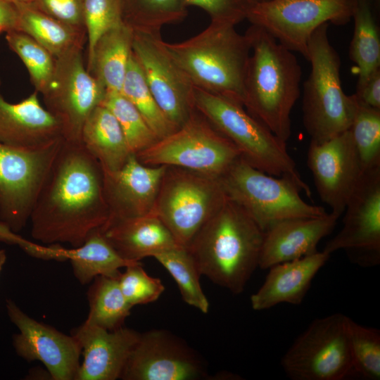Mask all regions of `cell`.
Instances as JSON below:
<instances>
[{"mask_svg":"<svg viewBox=\"0 0 380 380\" xmlns=\"http://www.w3.org/2000/svg\"><path fill=\"white\" fill-rule=\"evenodd\" d=\"M55 60L53 78L43 95L46 109L60 122L63 139L80 143L84 124L101 104L106 90L87 71L82 48L75 49Z\"/></svg>","mask_w":380,"mask_h":380,"instance_id":"cell-13","label":"cell"},{"mask_svg":"<svg viewBox=\"0 0 380 380\" xmlns=\"http://www.w3.org/2000/svg\"><path fill=\"white\" fill-rule=\"evenodd\" d=\"M255 3H258V2H263V1H269V0H253Z\"/></svg>","mask_w":380,"mask_h":380,"instance_id":"cell-47","label":"cell"},{"mask_svg":"<svg viewBox=\"0 0 380 380\" xmlns=\"http://www.w3.org/2000/svg\"><path fill=\"white\" fill-rule=\"evenodd\" d=\"M220 179L227 197L242 207L263 232L285 220L327 213L322 206L305 202L301 189L291 179L268 175L241 158Z\"/></svg>","mask_w":380,"mask_h":380,"instance_id":"cell-7","label":"cell"},{"mask_svg":"<svg viewBox=\"0 0 380 380\" xmlns=\"http://www.w3.org/2000/svg\"><path fill=\"white\" fill-rule=\"evenodd\" d=\"M0 241L9 244L18 245L26 253L35 258L45 260H56L58 255V248L56 245L42 246L25 240L1 220Z\"/></svg>","mask_w":380,"mask_h":380,"instance_id":"cell-42","label":"cell"},{"mask_svg":"<svg viewBox=\"0 0 380 380\" xmlns=\"http://www.w3.org/2000/svg\"><path fill=\"white\" fill-rule=\"evenodd\" d=\"M81 141L105 172L120 169L133 154L116 118L106 106H96L85 121Z\"/></svg>","mask_w":380,"mask_h":380,"instance_id":"cell-25","label":"cell"},{"mask_svg":"<svg viewBox=\"0 0 380 380\" xmlns=\"http://www.w3.org/2000/svg\"><path fill=\"white\" fill-rule=\"evenodd\" d=\"M5 38L9 48L27 68L36 91L44 95L53 78L55 58L33 38L20 30L6 32Z\"/></svg>","mask_w":380,"mask_h":380,"instance_id":"cell-34","label":"cell"},{"mask_svg":"<svg viewBox=\"0 0 380 380\" xmlns=\"http://www.w3.org/2000/svg\"><path fill=\"white\" fill-rule=\"evenodd\" d=\"M356 0H269L255 3L246 17L291 51L308 60V41L321 25L348 23Z\"/></svg>","mask_w":380,"mask_h":380,"instance_id":"cell-11","label":"cell"},{"mask_svg":"<svg viewBox=\"0 0 380 380\" xmlns=\"http://www.w3.org/2000/svg\"><path fill=\"white\" fill-rule=\"evenodd\" d=\"M133 31L124 23L104 33L97 41L87 66L106 92H120L132 53Z\"/></svg>","mask_w":380,"mask_h":380,"instance_id":"cell-26","label":"cell"},{"mask_svg":"<svg viewBox=\"0 0 380 380\" xmlns=\"http://www.w3.org/2000/svg\"><path fill=\"white\" fill-rule=\"evenodd\" d=\"M350 318L316 319L289 348L281 366L293 380H341L351 374Z\"/></svg>","mask_w":380,"mask_h":380,"instance_id":"cell-10","label":"cell"},{"mask_svg":"<svg viewBox=\"0 0 380 380\" xmlns=\"http://www.w3.org/2000/svg\"><path fill=\"white\" fill-rule=\"evenodd\" d=\"M79 341L83 361L76 380L120 379L140 333L122 327L107 330L84 322L71 333Z\"/></svg>","mask_w":380,"mask_h":380,"instance_id":"cell-20","label":"cell"},{"mask_svg":"<svg viewBox=\"0 0 380 380\" xmlns=\"http://www.w3.org/2000/svg\"><path fill=\"white\" fill-rule=\"evenodd\" d=\"M30 4L61 23L86 31L83 0H32Z\"/></svg>","mask_w":380,"mask_h":380,"instance_id":"cell-41","label":"cell"},{"mask_svg":"<svg viewBox=\"0 0 380 380\" xmlns=\"http://www.w3.org/2000/svg\"><path fill=\"white\" fill-rule=\"evenodd\" d=\"M176 281L182 297L188 305L208 313L209 302L200 282L201 275L189 251L177 246L153 256Z\"/></svg>","mask_w":380,"mask_h":380,"instance_id":"cell-33","label":"cell"},{"mask_svg":"<svg viewBox=\"0 0 380 380\" xmlns=\"http://www.w3.org/2000/svg\"><path fill=\"white\" fill-rule=\"evenodd\" d=\"M263 237L248 213L227 198L187 249L201 275L239 294L258 267Z\"/></svg>","mask_w":380,"mask_h":380,"instance_id":"cell-2","label":"cell"},{"mask_svg":"<svg viewBox=\"0 0 380 380\" xmlns=\"http://www.w3.org/2000/svg\"><path fill=\"white\" fill-rule=\"evenodd\" d=\"M186 6H197L210 16V22L236 25L246 19L253 0H183Z\"/></svg>","mask_w":380,"mask_h":380,"instance_id":"cell-40","label":"cell"},{"mask_svg":"<svg viewBox=\"0 0 380 380\" xmlns=\"http://www.w3.org/2000/svg\"><path fill=\"white\" fill-rule=\"evenodd\" d=\"M18 11V29L40 44L55 58L83 48L86 31L61 23L31 4L15 5Z\"/></svg>","mask_w":380,"mask_h":380,"instance_id":"cell-27","label":"cell"},{"mask_svg":"<svg viewBox=\"0 0 380 380\" xmlns=\"http://www.w3.org/2000/svg\"><path fill=\"white\" fill-rule=\"evenodd\" d=\"M356 99L357 108L348 129L364 172L380 167V109Z\"/></svg>","mask_w":380,"mask_h":380,"instance_id":"cell-35","label":"cell"},{"mask_svg":"<svg viewBox=\"0 0 380 380\" xmlns=\"http://www.w3.org/2000/svg\"><path fill=\"white\" fill-rule=\"evenodd\" d=\"M118 276L120 290L132 308L156 301L163 293L165 286L158 278L149 276L141 267V263L130 265Z\"/></svg>","mask_w":380,"mask_h":380,"instance_id":"cell-39","label":"cell"},{"mask_svg":"<svg viewBox=\"0 0 380 380\" xmlns=\"http://www.w3.org/2000/svg\"><path fill=\"white\" fill-rule=\"evenodd\" d=\"M149 166H175L220 177L240 158L236 146L195 108L175 132L137 153Z\"/></svg>","mask_w":380,"mask_h":380,"instance_id":"cell-9","label":"cell"},{"mask_svg":"<svg viewBox=\"0 0 380 380\" xmlns=\"http://www.w3.org/2000/svg\"><path fill=\"white\" fill-rule=\"evenodd\" d=\"M132 50L159 108L177 129L195 109L194 86L164 46L160 34L133 32Z\"/></svg>","mask_w":380,"mask_h":380,"instance_id":"cell-15","label":"cell"},{"mask_svg":"<svg viewBox=\"0 0 380 380\" xmlns=\"http://www.w3.org/2000/svg\"><path fill=\"white\" fill-rule=\"evenodd\" d=\"M195 108L237 148L240 158L268 175L295 182L308 196V185L296 170L286 142L252 116L243 106L194 87Z\"/></svg>","mask_w":380,"mask_h":380,"instance_id":"cell-5","label":"cell"},{"mask_svg":"<svg viewBox=\"0 0 380 380\" xmlns=\"http://www.w3.org/2000/svg\"><path fill=\"white\" fill-rule=\"evenodd\" d=\"M83 15L87 39V65L99 38L123 24L120 0H83Z\"/></svg>","mask_w":380,"mask_h":380,"instance_id":"cell-38","label":"cell"},{"mask_svg":"<svg viewBox=\"0 0 380 380\" xmlns=\"http://www.w3.org/2000/svg\"><path fill=\"white\" fill-rule=\"evenodd\" d=\"M322 251L270 267L265 280L251 296L254 310H264L279 303L300 304L312 279L329 258Z\"/></svg>","mask_w":380,"mask_h":380,"instance_id":"cell-23","label":"cell"},{"mask_svg":"<svg viewBox=\"0 0 380 380\" xmlns=\"http://www.w3.org/2000/svg\"><path fill=\"white\" fill-rule=\"evenodd\" d=\"M341 215L331 212L313 217L279 222L264 232L258 267L272 266L317 251L319 242L334 229Z\"/></svg>","mask_w":380,"mask_h":380,"instance_id":"cell-21","label":"cell"},{"mask_svg":"<svg viewBox=\"0 0 380 380\" xmlns=\"http://www.w3.org/2000/svg\"><path fill=\"white\" fill-rule=\"evenodd\" d=\"M68 260L82 284L90 283L98 276L118 277L120 268L138 262L121 257L100 229L92 232L79 247L68 249Z\"/></svg>","mask_w":380,"mask_h":380,"instance_id":"cell-28","label":"cell"},{"mask_svg":"<svg viewBox=\"0 0 380 380\" xmlns=\"http://www.w3.org/2000/svg\"><path fill=\"white\" fill-rule=\"evenodd\" d=\"M89 312L84 322L107 330L123 327L132 307L127 303L118 277L98 276L87 291Z\"/></svg>","mask_w":380,"mask_h":380,"instance_id":"cell-30","label":"cell"},{"mask_svg":"<svg viewBox=\"0 0 380 380\" xmlns=\"http://www.w3.org/2000/svg\"><path fill=\"white\" fill-rule=\"evenodd\" d=\"M10 3H12L15 5L18 4H30L32 3V0H4Z\"/></svg>","mask_w":380,"mask_h":380,"instance_id":"cell-46","label":"cell"},{"mask_svg":"<svg viewBox=\"0 0 380 380\" xmlns=\"http://www.w3.org/2000/svg\"><path fill=\"white\" fill-rule=\"evenodd\" d=\"M307 163L319 198L341 215L363 173L349 129L321 143L310 141Z\"/></svg>","mask_w":380,"mask_h":380,"instance_id":"cell-18","label":"cell"},{"mask_svg":"<svg viewBox=\"0 0 380 380\" xmlns=\"http://www.w3.org/2000/svg\"><path fill=\"white\" fill-rule=\"evenodd\" d=\"M120 93L137 108L158 140L177 129L157 104L132 50Z\"/></svg>","mask_w":380,"mask_h":380,"instance_id":"cell-32","label":"cell"},{"mask_svg":"<svg viewBox=\"0 0 380 380\" xmlns=\"http://www.w3.org/2000/svg\"><path fill=\"white\" fill-rule=\"evenodd\" d=\"M227 197L220 177L166 166L153 213L179 246L187 248Z\"/></svg>","mask_w":380,"mask_h":380,"instance_id":"cell-8","label":"cell"},{"mask_svg":"<svg viewBox=\"0 0 380 380\" xmlns=\"http://www.w3.org/2000/svg\"><path fill=\"white\" fill-rule=\"evenodd\" d=\"M352 372L367 379H380V331L350 320Z\"/></svg>","mask_w":380,"mask_h":380,"instance_id":"cell-37","label":"cell"},{"mask_svg":"<svg viewBox=\"0 0 380 380\" xmlns=\"http://www.w3.org/2000/svg\"><path fill=\"white\" fill-rule=\"evenodd\" d=\"M63 138L60 122L41 105L37 91L15 103L7 101L0 91V143L37 148Z\"/></svg>","mask_w":380,"mask_h":380,"instance_id":"cell-22","label":"cell"},{"mask_svg":"<svg viewBox=\"0 0 380 380\" xmlns=\"http://www.w3.org/2000/svg\"><path fill=\"white\" fill-rule=\"evenodd\" d=\"M103 236L124 259H141L179 246L173 235L154 214L116 220L104 225Z\"/></svg>","mask_w":380,"mask_h":380,"instance_id":"cell-24","label":"cell"},{"mask_svg":"<svg viewBox=\"0 0 380 380\" xmlns=\"http://www.w3.org/2000/svg\"><path fill=\"white\" fill-rule=\"evenodd\" d=\"M164 46L194 87L243 105L251 51L246 32L241 34L235 25L210 22L196 35L177 43L164 41Z\"/></svg>","mask_w":380,"mask_h":380,"instance_id":"cell-4","label":"cell"},{"mask_svg":"<svg viewBox=\"0 0 380 380\" xmlns=\"http://www.w3.org/2000/svg\"><path fill=\"white\" fill-rule=\"evenodd\" d=\"M243 107L272 133L287 141L291 113L300 94L301 68L293 51L262 27L251 25Z\"/></svg>","mask_w":380,"mask_h":380,"instance_id":"cell-3","label":"cell"},{"mask_svg":"<svg viewBox=\"0 0 380 380\" xmlns=\"http://www.w3.org/2000/svg\"><path fill=\"white\" fill-rule=\"evenodd\" d=\"M377 0H356L354 32L349 49L358 72L357 88L380 70V36L374 14Z\"/></svg>","mask_w":380,"mask_h":380,"instance_id":"cell-29","label":"cell"},{"mask_svg":"<svg viewBox=\"0 0 380 380\" xmlns=\"http://www.w3.org/2000/svg\"><path fill=\"white\" fill-rule=\"evenodd\" d=\"M378 1V0H377Z\"/></svg>","mask_w":380,"mask_h":380,"instance_id":"cell-48","label":"cell"},{"mask_svg":"<svg viewBox=\"0 0 380 380\" xmlns=\"http://www.w3.org/2000/svg\"><path fill=\"white\" fill-rule=\"evenodd\" d=\"M165 168V165H144L132 154L118 170L103 171L109 211L106 224L152 213Z\"/></svg>","mask_w":380,"mask_h":380,"instance_id":"cell-19","label":"cell"},{"mask_svg":"<svg viewBox=\"0 0 380 380\" xmlns=\"http://www.w3.org/2000/svg\"><path fill=\"white\" fill-rule=\"evenodd\" d=\"M101 104L116 118L132 153L136 155L158 140L139 111L120 92H106Z\"/></svg>","mask_w":380,"mask_h":380,"instance_id":"cell-36","label":"cell"},{"mask_svg":"<svg viewBox=\"0 0 380 380\" xmlns=\"http://www.w3.org/2000/svg\"><path fill=\"white\" fill-rule=\"evenodd\" d=\"M6 260V254L4 250L0 249V274Z\"/></svg>","mask_w":380,"mask_h":380,"instance_id":"cell-45","label":"cell"},{"mask_svg":"<svg viewBox=\"0 0 380 380\" xmlns=\"http://www.w3.org/2000/svg\"><path fill=\"white\" fill-rule=\"evenodd\" d=\"M108 216L100 163L82 142L63 139L30 215L32 238L77 248Z\"/></svg>","mask_w":380,"mask_h":380,"instance_id":"cell-1","label":"cell"},{"mask_svg":"<svg viewBox=\"0 0 380 380\" xmlns=\"http://www.w3.org/2000/svg\"><path fill=\"white\" fill-rule=\"evenodd\" d=\"M18 11L17 6L0 0V34L18 29Z\"/></svg>","mask_w":380,"mask_h":380,"instance_id":"cell-44","label":"cell"},{"mask_svg":"<svg viewBox=\"0 0 380 380\" xmlns=\"http://www.w3.org/2000/svg\"><path fill=\"white\" fill-rule=\"evenodd\" d=\"M355 94L364 104L380 109V70L373 73L361 87L356 88Z\"/></svg>","mask_w":380,"mask_h":380,"instance_id":"cell-43","label":"cell"},{"mask_svg":"<svg viewBox=\"0 0 380 380\" xmlns=\"http://www.w3.org/2000/svg\"><path fill=\"white\" fill-rule=\"evenodd\" d=\"M63 138L37 148L0 143V220L21 231L61 146Z\"/></svg>","mask_w":380,"mask_h":380,"instance_id":"cell-12","label":"cell"},{"mask_svg":"<svg viewBox=\"0 0 380 380\" xmlns=\"http://www.w3.org/2000/svg\"><path fill=\"white\" fill-rule=\"evenodd\" d=\"M343 213V227L323 251L331 255L344 250L359 265L379 264L380 167L362 173Z\"/></svg>","mask_w":380,"mask_h":380,"instance_id":"cell-14","label":"cell"},{"mask_svg":"<svg viewBox=\"0 0 380 380\" xmlns=\"http://www.w3.org/2000/svg\"><path fill=\"white\" fill-rule=\"evenodd\" d=\"M6 308L19 330L13 336L18 355L28 362L40 361L51 379L76 380L82 354L77 339L30 317L11 299H6Z\"/></svg>","mask_w":380,"mask_h":380,"instance_id":"cell-16","label":"cell"},{"mask_svg":"<svg viewBox=\"0 0 380 380\" xmlns=\"http://www.w3.org/2000/svg\"><path fill=\"white\" fill-rule=\"evenodd\" d=\"M201 359L186 343L164 330L143 334L122 373L123 380H196L206 376Z\"/></svg>","mask_w":380,"mask_h":380,"instance_id":"cell-17","label":"cell"},{"mask_svg":"<svg viewBox=\"0 0 380 380\" xmlns=\"http://www.w3.org/2000/svg\"><path fill=\"white\" fill-rule=\"evenodd\" d=\"M122 20L133 32L158 34L187 15L183 0H120Z\"/></svg>","mask_w":380,"mask_h":380,"instance_id":"cell-31","label":"cell"},{"mask_svg":"<svg viewBox=\"0 0 380 380\" xmlns=\"http://www.w3.org/2000/svg\"><path fill=\"white\" fill-rule=\"evenodd\" d=\"M329 23L319 26L308 44L310 73L303 83V122L310 141L321 143L348 130L357 108L355 94L341 85V58L331 44Z\"/></svg>","mask_w":380,"mask_h":380,"instance_id":"cell-6","label":"cell"}]
</instances>
